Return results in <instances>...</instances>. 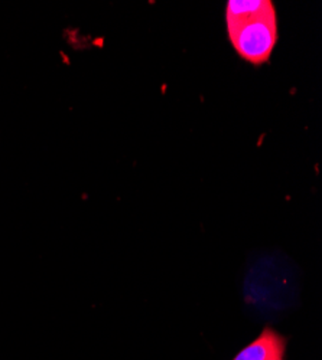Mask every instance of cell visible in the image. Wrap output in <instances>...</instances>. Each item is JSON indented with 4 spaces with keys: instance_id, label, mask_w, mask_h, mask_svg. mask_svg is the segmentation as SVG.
<instances>
[{
    "instance_id": "6da1fadb",
    "label": "cell",
    "mask_w": 322,
    "mask_h": 360,
    "mask_svg": "<svg viewBox=\"0 0 322 360\" xmlns=\"http://www.w3.org/2000/svg\"><path fill=\"white\" fill-rule=\"evenodd\" d=\"M230 42L244 61L253 65L268 63L278 44L275 5L247 19L227 23Z\"/></svg>"
},
{
    "instance_id": "7a4b0ae2",
    "label": "cell",
    "mask_w": 322,
    "mask_h": 360,
    "mask_svg": "<svg viewBox=\"0 0 322 360\" xmlns=\"http://www.w3.org/2000/svg\"><path fill=\"white\" fill-rule=\"evenodd\" d=\"M287 339L272 327H265L261 333L244 346L231 360H285Z\"/></svg>"
},
{
    "instance_id": "3957f363",
    "label": "cell",
    "mask_w": 322,
    "mask_h": 360,
    "mask_svg": "<svg viewBox=\"0 0 322 360\" xmlns=\"http://www.w3.org/2000/svg\"><path fill=\"white\" fill-rule=\"evenodd\" d=\"M271 0H228L225 8V23L239 22L271 8Z\"/></svg>"
}]
</instances>
